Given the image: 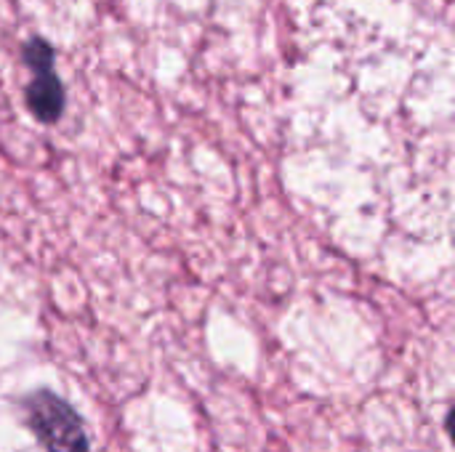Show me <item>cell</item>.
Masks as SVG:
<instances>
[{
	"label": "cell",
	"mask_w": 455,
	"mask_h": 452,
	"mask_svg": "<svg viewBox=\"0 0 455 452\" xmlns=\"http://www.w3.org/2000/svg\"><path fill=\"white\" fill-rule=\"evenodd\" d=\"M27 426L48 452H91V442L77 410L48 389L24 397Z\"/></svg>",
	"instance_id": "obj_1"
},
{
	"label": "cell",
	"mask_w": 455,
	"mask_h": 452,
	"mask_svg": "<svg viewBox=\"0 0 455 452\" xmlns=\"http://www.w3.org/2000/svg\"><path fill=\"white\" fill-rule=\"evenodd\" d=\"M24 64L27 69H32V80L24 91V101H27V109L32 112V117L37 123H56L61 115H64V104H67V96H64V85L53 69V61H56V51L51 43H45L43 37H32L24 43Z\"/></svg>",
	"instance_id": "obj_2"
}]
</instances>
